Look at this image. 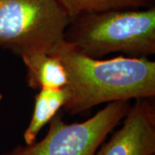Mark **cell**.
<instances>
[{
  "mask_svg": "<svg viewBox=\"0 0 155 155\" xmlns=\"http://www.w3.org/2000/svg\"><path fill=\"white\" fill-rule=\"evenodd\" d=\"M48 54L58 56L66 68L69 98L64 109L70 115L104 103L154 98L155 62L147 57L95 59L65 40Z\"/></svg>",
  "mask_w": 155,
  "mask_h": 155,
  "instance_id": "cell-1",
  "label": "cell"
},
{
  "mask_svg": "<svg viewBox=\"0 0 155 155\" xmlns=\"http://www.w3.org/2000/svg\"><path fill=\"white\" fill-rule=\"evenodd\" d=\"M64 40L84 54L99 59L111 53L133 57L155 54V7L111 10L71 20Z\"/></svg>",
  "mask_w": 155,
  "mask_h": 155,
  "instance_id": "cell-2",
  "label": "cell"
},
{
  "mask_svg": "<svg viewBox=\"0 0 155 155\" xmlns=\"http://www.w3.org/2000/svg\"><path fill=\"white\" fill-rule=\"evenodd\" d=\"M70 22L58 0H0V48L20 56L49 53Z\"/></svg>",
  "mask_w": 155,
  "mask_h": 155,
  "instance_id": "cell-3",
  "label": "cell"
},
{
  "mask_svg": "<svg viewBox=\"0 0 155 155\" xmlns=\"http://www.w3.org/2000/svg\"><path fill=\"white\" fill-rule=\"evenodd\" d=\"M129 101L109 103L83 122L67 124L61 113L49 122L44 138L31 145L17 146L3 155H96L107 135L126 116Z\"/></svg>",
  "mask_w": 155,
  "mask_h": 155,
  "instance_id": "cell-4",
  "label": "cell"
},
{
  "mask_svg": "<svg viewBox=\"0 0 155 155\" xmlns=\"http://www.w3.org/2000/svg\"><path fill=\"white\" fill-rule=\"evenodd\" d=\"M120 129L96 155H154L155 105L152 99H135Z\"/></svg>",
  "mask_w": 155,
  "mask_h": 155,
  "instance_id": "cell-5",
  "label": "cell"
},
{
  "mask_svg": "<svg viewBox=\"0 0 155 155\" xmlns=\"http://www.w3.org/2000/svg\"><path fill=\"white\" fill-rule=\"evenodd\" d=\"M21 57L27 71L26 81L30 88L61 89L67 85V71L58 56L46 52H34Z\"/></svg>",
  "mask_w": 155,
  "mask_h": 155,
  "instance_id": "cell-6",
  "label": "cell"
},
{
  "mask_svg": "<svg viewBox=\"0 0 155 155\" xmlns=\"http://www.w3.org/2000/svg\"><path fill=\"white\" fill-rule=\"evenodd\" d=\"M69 98L66 87L61 89H41L35 97V107L30 122L23 133L26 145L36 141L41 129L49 123L52 118L64 107Z\"/></svg>",
  "mask_w": 155,
  "mask_h": 155,
  "instance_id": "cell-7",
  "label": "cell"
},
{
  "mask_svg": "<svg viewBox=\"0 0 155 155\" xmlns=\"http://www.w3.org/2000/svg\"><path fill=\"white\" fill-rule=\"evenodd\" d=\"M58 2L71 20L90 13L154 6V0H58Z\"/></svg>",
  "mask_w": 155,
  "mask_h": 155,
  "instance_id": "cell-8",
  "label": "cell"
},
{
  "mask_svg": "<svg viewBox=\"0 0 155 155\" xmlns=\"http://www.w3.org/2000/svg\"><path fill=\"white\" fill-rule=\"evenodd\" d=\"M2 99H3V96L0 93V104H1V102H2Z\"/></svg>",
  "mask_w": 155,
  "mask_h": 155,
  "instance_id": "cell-9",
  "label": "cell"
}]
</instances>
